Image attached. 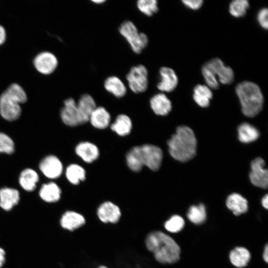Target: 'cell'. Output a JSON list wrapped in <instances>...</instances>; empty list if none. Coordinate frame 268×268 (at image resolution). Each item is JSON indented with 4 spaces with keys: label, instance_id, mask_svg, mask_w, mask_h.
I'll return each mask as SVG.
<instances>
[{
    "label": "cell",
    "instance_id": "obj_1",
    "mask_svg": "<svg viewBox=\"0 0 268 268\" xmlns=\"http://www.w3.org/2000/svg\"><path fill=\"white\" fill-rule=\"evenodd\" d=\"M147 249L162 264H174L180 259V248L174 240L159 231L149 233L145 239Z\"/></svg>",
    "mask_w": 268,
    "mask_h": 268
},
{
    "label": "cell",
    "instance_id": "obj_2",
    "mask_svg": "<svg viewBox=\"0 0 268 268\" xmlns=\"http://www.w3.org/2000/svg\"><path fill=\"white\" fill-rule=\"evenodd\" d=\"M169 151L172 157L181 162L192 159L196 154L197 140L193 130L182 126L168 141Z\"/></svg>",
    "mask_w": 268,
    "mask_h": 268
},
{
    "label": "cell",
    "instance_id": "obj_3",
    "mask_svg": "<svg viewBox=\"0 0 268 268\" xmlns=\"http://www.w3.org/2000/svg\"><path fill=\"white\" fill-rule=\"evenodd\" d=\"M236 93L240 102L242 112L245 116L253 117L261 111L264 97L257 84L250 81L241 82L236 86Z\"/></svg>",
    "mask_w": 268,
    "mask_h": 268
},
{
    "label": "cell",
    "instance_id": "obj_4",
    "mask_svg": "<svg viewBox=\"0 0 268 268\" xmlns=\"http://www.w3.org/2000/svg\"><path fill=\"white\" fill-rule=\"evenodd\" d=\"M201 72L207 86L210 89H217L219 82L223 84H230L234 79L233 69L226 66L222 61L217 58L204 64L202 67Z\"/></svg>",
    "mask_w": 268,
    "mask_h": 268
},
{
    "label": "cell",
    "instance_id": "obj_5",
    "mask_svg": "<svg viewBox=\"0 0 268 268\" xmlns=\"http://www.w3.org/2000/svg\"><path fill=\"white\" fill-rule=\"evenodd\" d=\"M119 31L135 54L140 53L148 44L147 36L144 33L139 32L131 21H124L120 26Z\"/></svg>",
    "mask_w": 268,
    "mask_h": 268
},
{
    "label": "cell",
    "instance_id": "obj_6",
    "mask_svg": "<svg viewBox=\"0 0 268 268\" xmlns=\"http://www.w3.org/2000/svg\"><path fill=\"white\" fill-rule=\"evenodd\" d=\"M129 88L135 93L145 92L148 86V73L142 65L133 67L126 75Z\"/></svg>",
    "mask_w": 268,
    "mask_h": 268
},
{
    "label": "cell",
    "instance_id": "obj_7",
    "mask_svg": "<svg viewBox=\"0 0 268 268\" xmlns=\"http://www.w3.org/2000/svg\"><path fill=\"white\" fill-rule=\"evenodd\" d=\"M139 147L143 165L151 170L157 171L160 167L163 158L161 149L157 146L148 144Z\"/></svg>",
    "mask_w": 268,
    "mask_h": 268
},
{
    "label": "cell",
    "instance_id": "obj_8",
    "mask_svg": "<svg viewBox=\"0 0 268 268\" xmlns=\"http://www.w3.org/2000/svg\"><path fill=\"white\" fill-rule=\"evenodd\" d=\"M265 161L260 157L255 159L251 164L249 177L251 183L255 186L266 189L268 185V170L265 169Z\"/></svg>",
    "mask_w": 268,
    "mask_h": 268
},
{
    "label": "cell",
    "instance_id": "obj_9",
    "mask_svg": "<svg viewBox=\"0 0 268 268\" xmlns=\"http://www.w3.org/2000/svg\"><path fill=\"white\" fill-rule=\"evenodd\" d=\"M21 113L20 104L3 92L0 96V114L5 120L13 121L19 118Z\"/></svg>",
    "mask_w": 268,
    "mask_h": 268
},
{
    "label": "cell",
    "instance_id": "obj_10",
    "mask_svg": "<svg viewBox=\"0 0 268 268\" xmlns=\"http://www.w3.org/2000/svg\"><path fill=\"white\" fill-rule=\"evenodd\" d=\"M33 64L38 72L48 75L56 70L58 65V61L53 53L45 51L40 53L35 57Z\"/></svg>",
    "mask_w": 268,
    "mask_h": 268
},
{
    "label": "cell",
    "instance_id": "obj_11",
    "mask_svg": "<svg viewBox=\"0 0 268 268\" xmlns=\"http://www.w3.org/2000/svg\"><path fill=\"white\" fill-rule=\"evenodd\" d=\"M39 168L43 174L50 179L59 177L63 172V166L61 160L55 155H48L40 162Z\"/></svg>",
    "mask_w": 268,
    "mask_h": 268
},
{
    "label": "cell",
    "instance_id": "obj_12",
    "mask_svg": "<svg viewBox=\"0 0 268 268\" xmlns=\"http://www.w3.org/2000/svg\"><path fill=\"white\" fill-rule=\"evenodd\" d=\"M160 81L157 84V88L162 92H170L177 87L178 78L175 71L166 67H161L159 71Z\"/></svg>",
    "mask_w": 268,
    "mask_h": 268
},
{
    "label": "cell",
    "instance_id": "obj_13",
    "mask_svg": "<svg viewBox=\"0 0 268 268\" xmlns=\"http://www.w3.org/2000/svg\"><path fill=\"white\" fill-rule=\"evenodd\" d=\"M96 103L93 98L89 94H83L76 103L79 125L89 121L91 114L96 108Z\"/></svg>",
    "mask_w": 268,
    "mask_h": 268
},
{
    "label": "cell",
    "instance_id": "obj_14",
    "mask_svg": "<svg viewBox=\"0 0 268 268\" xmlns=\"http://www.w3.org/2000/svg\"><path fill=\"white\" fill-rule=\"evenodd\" d=\"M61 117L67 126L73 127L79 125L76 103L74 99L68 98L64 101Z\"/></svg>",
    "mask_w": 268,
    "mask_h": 268
},
{
    "label": "cell",
    "instance_id": "obj_15",
    "mask_svg": "<svg viewBox=\"0 0 268 268\" xmlns=\"http://www.w3.org/2000/svg\"><path fill=\"white\" fill-rule=\"evenodd\" d=\"M97 215L99 219L104 223L117 222L121 215L119 207L111 201L102 203L97 209Z\"/></svg>",
    "mask_w": 268,
    "mask_h": 268
},
{
    "label": "cell",
    "instance_id": "obj_16",
    "mask_svg": "<svg viewBox=\"0 0 268 268\" xmlns=\"http://www.w3.org/2000/svg\"><path fill=\"white\" fill-rule=\"evenodd\" d=\"M150 106L155 114L161 116L167 115L172 109L170 99L163 93L153 95L150 99Z\"/></svg>",
    "mask_w": 268,
    "mask_h": 268
},
{
    "label": "cell",
    "instance_id": "obj_17",
    "mask_svg": "<svg viewBox=\"0 0 268 268\" xmlns=\"http://www.w3.org/2000/svg\"><path fill=\"white\" fill-rule=\"evenodd\" d=\"M75 151L76 154L87 163L93 162L97 159L99 155L97 146L88 141H83L78 143Z\"/></svg>",
    "mask_w": 268,
    "mask_h": 268
},
{
    "label": "cell",
    "instance_id": "obj_18",
    "mask_svg": "<svg viewBox=\"0 0 268 268\" xmlns=\"http://www.w3.org/2000/svg\"><path fill=\"white\" fill-rule=\"evenodd\" d=\"M18 190L13 188H3L0 189V206L4 210H11L19 201Z\"/></svg>",
    "mask_w": 268,
    "mask_h": 268
},
{
    "label": "cell",
    "instance_id": "obj_19",
    "mask_svg": "<svg viewBox=\"0 0 268 268\" xmlns=\"http://www.w3.org/2000/svg\"><path fill=\"white\" fill-rule=\"evenodd\" d=\"M85 223L84 217L80 214L73 211H67L60 219L61 226L64 229L73 231Z\"/></svg>",
    "mask_w": 268,
    "mask_h": 268
},
{
    "label": "cell",
    "instance_id": "obj_20",
    "mask_svg": "<svg viewBox=\"0 0 268 268\" xmlns=\"http://www.w3.org/2000/svg\"><path fill=\"white\" fill-rule=\"evenodd\" d=\"M110 120V114L104 107L102 106H96L89 119V121L91 125L99 129H104L108 127Z\"/></svg>",
    "mask_w": 268,
    "mask_h": 268
},
{
    "label": "cell",
    "instance_id": "obj_21",
    "mask_svg": "<svg viewBox=\"0 0 268 268\" xmlns=\"http://www.w3.org/2000/svg\"><path fill=\"white\" fill-rule=\"evenodd\" d=\"M105 90L117 98L124 96L127 89L124 82L118 76L112 75L108 77L104 81Z\"/></svg>",
    "mask_w": 268,
    "mask_h": 268
},
{
    "label": "cell",
    "instance_id": "obj_22",
    "mask_svg": "<svg viewBox=\"0 0 268 268\" xmlns=\"http://www.w3.org/2000/svg\"><path fill=\"white\" fill-rule=\"evenodd\" d=\"M227 207L236 216L248 210V201L245 198L237 193L230 195L226 201Z\"/></svg>",
    "mask_w": 268,
    "mask_h": 268
},
{
    "label": "cell",
    "instance_id": "obj_23",
    "mask_svg": "<svg viewBox=\"0 0 268 268\" xmlns=\"http://www.w3.org/2000/svg\"><path fill=\"white\" fill-rule=\"evenodd\" d=\"M61 190L54 182H49L43 184L40 189L39 196L45 201L55 202L61 198Z\"/></svg>",
    "mask_w": 268,
    "mask_h": 268
},
{
    "label": "cell",
    "instance_id": "obj_24",
    "mask_svg": "<svg viewBox=\"0 0 268 268\" xmlns=\"http://www.w3.org/2000/svg\"><path fill=\"white\" fill-rule=\"evenodd\" d=\"M38 181V174L35 170L30 168L23 170L21 172L19 178L20 185L24 190L28 192H31L35 190Z\"/></svg>",
    "mask_w": 268,
    "mask_h": 268
},
{
    "label": "cell",
    "instance_id": "obj_25",
    "mask_svg": "<svg viewBox=\"0 0 268 268\" xmlns=\"http://www.w3.org/2000/svg\"><path fill=\"white\" fill-rule=\"evenodd\" d=\"M193 98L196 103L201 107L209 106L213 94L211 89L205 85L198 84L193 90Z\"/></svg>",
    "mask_w": 268,
    "mask_h": 268
},
{
    "label": "cell",
    "instance_id": "obj_26",
    "mask_svg": "<svg viewBox=\"0 0 268 268\" xmlns=\"http://www.w3.org/2000/svg\"><path fill=\"white\" fill-rule=\"evenodd\" d=\"M250 258L249 251L242 247H236L229 254V259L232 264L239 268L246 267Z\"/></svg>",
    "mask_w": 268,
    "mask_h": 268
},
{
    "label": "cell",
    "instance_id": "obj_27",
    "mask_svg": "<svg viewBox=\"0 0 268 268\" xmlns=\"http://www.w3.org/2000/svg\"><path fill=\"white\" fill-rule=\"evenodd\" d=\"M132 128V121L130 117L125 114L119 115L111 125V130L121 136L129 134Z\"/></svg>",
    "mask_w": 268,
    "mask_h": 268
},
{
    "label": "cell",
    "instance_id": "obj_28",
    "mask_svg": "<svg viewBox=\"0 0 268 268\" xmlns=\"http://www.w3.org/2000/svg\"><path fill=\"white\" fill-rule=\"evenodd\" d=\"M238 138L244 143L256 140L259 136L258 130L248 123L241 124L238 129Z\"/></svg>",
    "mask_w": 268,
    "mask_h": 268
},
{
    "label": "cell",
    "instance_id": "obj_29",
    "mask_svg": "<svg viewBox=\"0 0 268 268\" xmlns=\"http://www.w3.org/2000/svg\"><path fill=\"white\" fill-rule=\"evenodd\" d=\"M126 162L128 167L133 171L139 172L143 165L140 157V147L132 148L126 155Z\"/></svg>",
    "mask_w": 268,
    "mask_h": 268
},
{
    "label": "cell",
    "instance_id": "obj_30",
    "mask_svg": "<svg viewBox=\"0 0 268 268\" xmlns=\"http://www.w3.org/2000/svg\"><path fill=\"white\" fill-rule=\"evenodd\" d=\"M66 175L69 182L73 185H77L85 180L86 172L82 166L72 164L67 168Z\"/></svg>",
    "mask_w": 268,
    "mask_h": 268
},
{
    "label": "cell",
    "instance_id": "obj_31",
    "mask_svg": "<svg viewBox=\"0 0 268 268\" xmlns=\"http://www.w3.org/2000/svg\"><path fill=\"white\" fill-rule=\"evenodd\" d=\"M3 93L8 97L14 99L20 104L26 102L27 95L23 88L18 84H11Z\"/></svg>",
    "mask_w": 268,
    "mask_h": 268
},
{
    "label": "cell",
    "instance_id": "obj_32",
    "mask_svg": "<svg viewBox=\"0 0 268 268\" xmlns=\"http://www.w3.org/2000/svg\"><path fill=\"white\" fill-rule=\"evenodd\" d=\"M206 215L205 206L202 204L191 206L187 213L188 219L196 224L203 223L206 219Z\"/></svg>",
    "mask_w": 268,
    "mask_h": 268
},
{
    "label": "cell",
    "instance_id": "obj_33",
    "mask_svg": "<svg viewBox=\"0 0 268 268\" xmlns=\"http://www.w3.org/2000/svg\"><path fill=\"white\" fill-rule=\"evenodd\" d=\"M249 8V2L247 0H235L230 2L229 11L234 17H240L245 15Z\"/></svg>",
    "mask_w": 268,
    "mask_h": 268
},
{
    "label": "cell",
    "instance_id": "obj_34",
    "mask_svg": "<svg viewBox=\"0 0 268 268\" xmlns=\"http://www.w3.org/2000/svg\"><path fill=\"white\" fill-rule=\"evenodd\" d=\"M136 6L140 12L147 16H152L158 10L156 0H139L136 2Z\"/></svg>",
    "mask_w": 268,
    "mask_h": 268
},
{
    "label": "cell",
    "instance_id": "obj_35",
    "mask_svg": "<svg viewBox=\"0 0 268 268\" xmlns=\"http://www.w3.org/2000/svg\"><path fill=\"white\" fill-rule=\"evenodd\" d=\"M184 225L185 221L183 218L179 215H174L165 222L164 227L170 232L177 233L180 231Z\"/></svg>",
    "mask_w": 268,
    "mask_h": 268
},
{
    "label": "cell",
    "instance_id": "obj_36",
    "mask_svg": "<svg viewBox=\"0 0 268 268\" xmlns=\"http://www.w3.org/2000/svg\"><path fill=\"white\" fill-rule=\"evenodd\" d=\"M14 151V143L7 134L0 132V153L12 154Z\"/></svg>",
    "mask_w": 268,
    "mask_h": 268
},
{
    "label": "cell",
    "instance_id": "obj_37",
    "mask_svg": "<svg viewBox=\"0 0 268 268\" xmlns=\"http://www.w3.org/2000/svg\"><path fill=\"white\" fill-rule=\"evenodd\" d=\"M257 20L260 26L265 29L268 27V10L267 8H262L257 14Z\"/></svg>",
    "mask_w": 268,
    "mask_h": 268
},
{
    "label": "cell",
    "instance_id": "obj_38",
    "mask_svg": "<svg viewBox=\"0 0 268 268\" xmlns=\"http://www.w3.org/2000/svg\"><path fill=\"white\" fill-rule=\"evenodd\" d=\"M182 1L186 7L193 10L199 9L203 2L202 0H183Z\"/></svg>",
    "mask_w": 268,
    "mask_h": 268
},
{
    "label": "cell",
    "instance_id": "obj_39",
    "mask_svg": "<svg viewBox=\"0 0 268 268\" xmlns=\"http://www.w3.org/2000/svg\"><path fill=\"white\" fill-rule=\"evenodd\" d=\"M6 37V31L4 28L1 25H0V45L4 43Z\"/></svg>",
    "mask_w": 268,
    "mask_h": 268
},
{
    "label": "cell",
    "instance_id": "obj_40",
    "mask_svg": "<svg viewBox=\"0 0 268 268\" xmlns=\"http://www.w3.org/2000/svg\"><path fill=\"white\" fill-rule=\"evenodd\" d=\"M5 261V252L4 250L0 247V268L1 267Z\"/></svg>",
    "mask_w": 268,
    "mask_h": 268
},
{
    "label": "cell",
    "instance_id": "obj_41",
    "mask_svg": "<svg viewBox=\"0 0 268 268\" xmlns=\"http://www.w3.org/2000/svg\"><path fill=\"white\" fill-rule=\"evenodd\" d=\"M262 204L266 209L268 208V196L266 195L262 200Z\"/></svg>",
    "mask_w": 268,
    "mask_h": 268
},
{
    "label": "cell",
    "instance_id": "obj_42",
    "mask_svg": "<svg viewBox=\"0 0 268 268\" xmlns=\"http://www.w3.org/2000/svg\"><path fill=\"white\" fill-rule=\"evenodd\" d=\"M263 256L264 261L267 263L268 262V246L267 244L264 248Z\"/></svg>",
    "mask_w": 268,
    "mask_h": 268
},
{
    "label": "cell",
    "instance_id": "obj_43",
    "mask_svg": "<svg viewBox=\"0 0 268 268\" xmlns=\"http://www.w3.org/2000/svg\"><path fill=\"white\" fill-rule=\"evenodd\" d=\"M91 1L95 4H100L104 3L106 1L104 0H93Z\"/></svg>",
    "mask_w": 268,
    "mask_h": 268
},
{
    "label": "cell",
    "instance_id": "obj_44",
    "mask_svg": "<svg viewBox=\"0 0 268 268\" xmlns=\"http://www.w3.org/2000/svg\"><path fill=\"white\" fill-rule=\"evenodd\" d=\"M98 268H107L105 266H100Z\"/></svg>",
    "mask_w": 268,
    "mask_h": 268
}]
</instances>
